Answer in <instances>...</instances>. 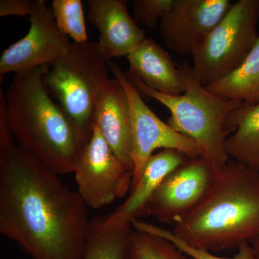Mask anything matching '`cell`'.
<instances>
[{
  "mask_svg": "<svg viewBox=\"0 0 259 259\" xmlns=\"http://www.w3.org/2000/svg\"><path fill=\"white\" fill-rule=\"evenodd\" d=\"M88 208L78 192L20 146L0 153V233L32 259H84Z\"/></svg>",
  "mask_w": 259,
  "mask_h": 259,
  "instance_id": "1",
  "label": "cell"
},
{
  "mask_svg": "<svg viewBox=\"0 0 259 259\" xmlns=\"http://www.w3.org/2000/svg\"><path fill=\"white\" fill-rule=\"evenodd\" d=\"M171 232L211 253L251 243L259 234L258 172L230 159L202 200L175 220Z\"/></svg>",
  "mask_w": 259,
  "mask_h": 259,
  "instance_id": "2",
  "label": "cell"
},
{
  "mask_svg": "<svg viewBox=\"0 0 259 259\" xmlns=\"http://www.w3.org/2000/svg\"><path fill=\"white\" fill-rule=\"evenodd\" d=\"M49 66L15 74L5 93L17 145L54 173H74L88 141L48 92Z\"/></svg>",
  "mask_w": 259,
  "mask_h": 259,
  "instance_id": "3",
  "label": "cell"
},
{
  "mask_svg": "<svg viewBox=\"0 0 259 259\" xmlns=\"http://www.w3.org/2000/svg\"><path fill=\"white\" fill-rule=\"evenodd\" d=\"M185 86V93L171 96L154 91L125 71L141 95L154 99L171 113L167 123L202 148L203 157L218 172L230 158L226 151L227 118L243 102L228 100L208 91L187 62L179 65Z\"/></svg>",
  "mask_w": 259,
  "mask_h": 259,
  "instance_id": "4",
  "label": "cell"
},
{
  "mask_svg": "<svg viewBox=\"0 0 259 259\" xmlns=\"http://www.w3.org/2000/svg\"><path fill=\"white\" fill-rule=\"evenodd\" d=\"M98 42H73L71 50L49 66L44 76L48 92L89 141L99 95L110 79Z\"/></svg>",
  "mask_w": 259,
  "mask_h": 259,
  "instance_id": "5",
  "label": "cell"
},
{
  "mask_svg": "<svg viewBox=\"0 0 259 259\" xmlns=\"http://www.w3.org/2000/svg\"><path fill=\"white\" fill-rule=\"evenodd\" d=\"M259 0H238L194 53L192 69L203 86L223 79L242 64L258 40Z\"/></svg>",
  "mask_w": 259,
  "mask_h": 259,
  "instance_id": "6",
  "label": "cell"
},
{
  "mask_svg": "<svg viewBox=\"0 0 259 259\" xmlns=\"http://www.w3.org/2000/svg\"><path fill=\"white\" fill-rule=\"evenodd\" d=\"M108 64L115 78L125 89L131 106L134 164L131 189L139 182L146 161L158 148L177 150L189 158L204 156L203 150L195 141L177 132L149 108L125 71L112 61Z\"/></svg>",
  "mask_w": 259,
  "mask_h": 259,
  "instance_id": "7",
  "label": "cell"
},
{
  "mask_svg": "<svg viewBox=\"0 0 259 259\" xmlns=\"http://www.w3.org/2000/svg\"><path fill=\"white\" fill-rule=\"evenodd\" d=\"M74 173L78 193L92 209L110 205L132 187L133 171L115 156L95 122Z\"/></svg>",
  "mask_w": 259,
  "mask_h": 259,
  "instance_id": "8",
  "label": "cell"
},
{
  "mask_svg": "<svg viewBox=\"0 0 259 259\" xmlns=\"http://www.w3.org/2000/svg\"><path fill=\"white\" fill-rule=\"evenodd\" d=\"M30 29L25 36L5 49L0 58V80L54 64L66 55L73 44L56 25L52 8L44 0H35L30 14Z\"/></svg>",
  "mask_w": 259,
  "mask_h": 259,
  "instance_id": "9",
  "label": "cell"
},
{
  "mask_svg": "<svg viewBox=\"0 0 259 259\" xmlns=\"http://www.w3.org/2000/svg\"><path fill=\"white\" fill-rule=\"evenodd\" d=\"M218 172L207 160L190 158L165 178L151 196L146 213L157 221L173 224L202 200Z\"/></svg>",
  "mask_w": 259,
  "mask_h": 259,
  "instance_id": "10",
  "label": "cell"
},
{
  "mask_svg": "<svg viewBox=\"0 0 259 259\" xmlns=\"http://www.w3.org/2000/svg\"><path fill=\"white\" fill-rule=\"evenodd\" d=\"M232 4L230 0H175L158 25L163 40L172 51L193 55Z\"/></svg>",
  "mask_w": 259,
  "mask_h": 259,
  "instance_id": "11",
  "label": "cell"
},
{
  "mask_svg": "<svg viewBox=\"0 0 259 259\" xmlns=\"http://www.w3.org/2000/svg\"><path fill=\"white\" fill-rule=\"evenodd\" d=\"M127 0H89L88 18L100 33L99 47L107 60L127 56L146 32L129 14Z\"/></svg>",
  "mask_w": 259,
  "mask_h": 259,
  "instance_id": "12",
  "label": "cell"
},
{
  "mask_svg": "<svg viewBox=\"0 0 259 259\" xmlns=\"http://www.w3.org/2000/svg\"><path fill=\"white\" fill-rule=\"evenodd\" d=\"M94 119L115 156L134 171L131 106L125 89L116 78L109 79L102 88Z\"/></svg>",
  "mask_w": 259,
  "mask_h": 259,
  "instance_id": "13",
  "label": "cell"
},
{
  "mask_svg": "<svg viewBox=\"0 0 259 259\" xmlns=\"http://www.w3.org/2000/svg\"><path fill=\"white\" fill-rule=\"evenodd\" d=\"M127 58V74L137 78L148 88L171 96L185 93V83L178 66L169 54L153 39L146 37Z\"/></svg>",
  "mask_w": 259,
  "mask_h": 259,
  "instance_id": "14",
  "label": "cell"
},
{
  "mask_svg": "<svg viewBox=\"0 0 259 259\" xmlns=\"http://www.w3.org/2000/svg\"><path fill=\"white\" fill-rule=\"evenodd\" d=\"M175 149H162L145 163L139 182L131 189L128 197L112 212L117 221L131 225L143 214H147L148 201L162 182L174 170L189 159Z\"/></svg>",
  "mask_w": 259,
  "mask_h": 259,
  "instance_id": "15",
  "label": "cell"
},
{
  "mask_svg": "<svg viewBox=\"0 0 259 259\" xmlns=\"http://www.w3.org/2000/svg\"><path fill=\"white\" fill-rule=\"evenodd\" d=\"M227 134H233L226 141L230 159L259 171V102H243L231 112L226 124Z\"/></svg>",
  "mask_w": 259,
  "mask_h": 259,
  "instance_id": "16",
  "label": "cell"
},
{
  "mask_svg": "<svg viewBox=\"0 0 259 259\" xmlns=\"http://www.w3.org/2000/svg\"><path fill=\"white\" fill-rule=\"evenodd\" d=\"M133 226L112 213L90 220L84 259H128Z\"/></svg>",
  "mask_w": 259,
  "mask_h": 259,
  "instance_id": "17",
  "label": "cell"
},
{
  "mask_svg": "<svg viewBox=\"0 0 259 259\" xmlns=\"http://www.w3.org/2000/svg\"><path fill=\"white\" fill-rule=\"evenodd\" d=\"M205 88L226 100L258 103L259 37L248 55L235 71Z\"/></svg>",
  "mask_w": 259,
  "mask_h": 259,
  "instance_id": "18",
  "label": "cell"
},
{
  "mask_svg": "<svg viewBox=\"0 0 259 259\" xmlns=\"http://www.w3.org/2000/svg\"><path fill=\"white\" fill-rule=\"evenodd\" d=\"M128 259H193L171 242L146 232L133 229Z\"/></svg>",
  "mask_w": 259,
  "mask_h": 259,
  "instance_id": "19",
  "label": "cell"
},
{
  "mask_svg": "<svg viewBox=\"0 0 259 259\" xmlns=\"http://www.w3.org/2000/svg\"><path fill=\"white\" fill-rule=\"evenodd\" d=\"M52 10L61 33L72 37L74 42L88 41L81 0H54Z\"/></svg>",
  "mask_w": 259,
  "mask_h": 259,
  "instance_id": "20",
  "label": "cell"
},
{
  "mask_svg": "<svg viewBox=\"0 0 259 259\" xmlns=\"http://www.w3.org/2000/svg\"><path fill=\"white\" fill-rule=\"evenodd\" d=\"M133 228L138 231L146 232L150 234L165 238L171 242L181 251L185 253L193 259H258L255 254L254 250L249 243H243L238 248V253L231 258H224L218 256L214 253L207 250L194 248L190 245L186 244L173 234L171 231L165 229L151 223L144 222V221L136 220L133 223Z\"/></svg>",
  "mask_w": 259,
  "mask_h": 259,
  "instance_id": "21",
  "label": "cell"
},
{
  "mask_svg": "<svg viewBox=\"0 0 259 259\" xmlns=\"http://www.w3.org/2000/svg\"><path fill=\"white\" fill-rule=\"evenodd\" d=\"M174 3L175 0H134L133 18L148 28H156Z\"/></svg>",
  "mask_w": 259,
  "mask_h": 259,
  "instance_id": "22",
  "label": "cell"
},
{
  "mask_svg": "<svg viewBox=\"0 0 259 259\" xmlns=\"http://www.w3.org/2000/svg\"><path fill=\"white\" fill-rule=\"evenodd\" d=\"M14 136L12 130L6 97L0 89V153L14 145Z\"/></svg>",
  "mask_w": 259,
  "mask_h": 259,
  "instance_id": "23",
  "label": "cell"
},
{
  "mask_svg": "<svg viewBox=\"0 0 259 259\" xmlns=\"http://www.w3.org/2000/svg\"><path fill=\"white\" fill-rule=\"evenodd\" d=\"M33 5L31 0H1L0 1V17L30 16Z\"/></svg>",
  "mask_w": 259,
  "mask_h": 259,
  "instance_id": "24",
  "label": "cell"
},
{
  "mask_svg": "<svg viewBox=\"0 0 259 259\" xmlns=\"http://www.w3.org/2000/svg\"><path fill=\"white\" fill-rule=\"evenodd\" d=\"M250 244L251 245L252 248L254 250L256 258L259 259V234Z\"/></svg>",
  "mask_w": 259,
  "mask_h": 259,
  "instance_id": "25",
  "label": "cell"
},
{
  "mask_svg": "<svg viewBox=\"0 0 259 259\" xmlns=\"http://www.w3.org/2000/svg\"><path fill=\"white\" fill-rule=\"evenodd\" d=\"M258 177H259V171H258Z\"/></svg>",
  "mask_w": 259,
  "mask_h": 259,
  "instance_id": "26",
  "label": "cell"
}]
</instances>
